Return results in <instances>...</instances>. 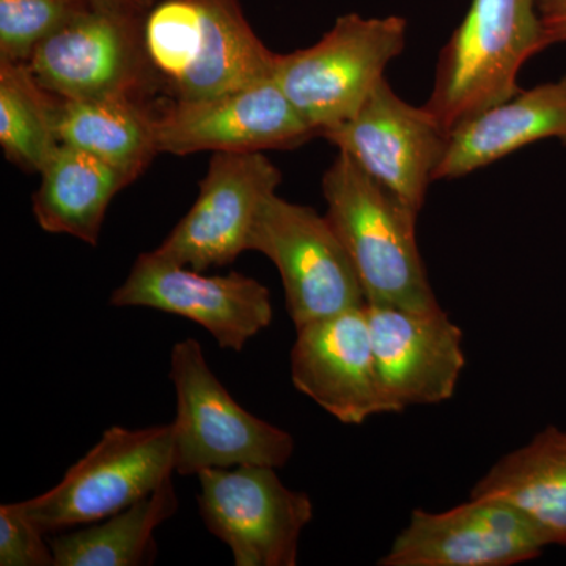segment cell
Returning <instances> with one entry per match:
<instances>
[{"instance_id":"obj_1","label":"cell","mask_w":566,"mask_h":566,"mask_svg":"<svg viewBox=\"0 0 566 566\" xmlns=\"http://www.w3.org/2000/svg\"><path fill=\"white\" fill-rule=\"evenodd\" d=\"M144 44L167 98H211L274 77L277 54L240 0H159L145 17Z\"/></svg>"},{"instance_id":"obj_2","label":"cell","mask_w":566,"mask_h":566,"mask_svg":"<svg viewBox=\"0 0 566 566\" xmlns=\"http://www.w3.org/2000/svg\"><path fill=\"white\" fill-rule=\"evenodd\" d=\"M322 191L327 221L352 256L367 304L441 307L417 244V212L342 151L324 172Z\"/></svg>"},{"instance_id":"obj_3","label":"cell","mask_w":566,"mask_h":566,"mask_svg":"<svg viewBox=\"0 0 566 566\" xmlns=\"http://www.w3.org/2000/svg\"><path fill=\"white\" fill-rule=\"evenodd\" d=\"M546 48L538 0H472L439 51L423 107L450 134L515 96L521 70Z\"/></svg>"},{"instance_id":"obj_4","label":"cell","mask_w":566,"mask_h":566,"mask_svg":"<svg viewBox=\"0 0 566 566\" xmlns=\"http://www.w3.org/2000/svg\"><path fill=\"white\" fill-rule=\"evenodd\" d=\"M398 14L346 13L312 46L277 54L274 80L316 137L360 109L406 46Z\"/></svg>"},{"instance_id":"obj_5","label":"cell","mask_w":566,"mask_h":566,"mask_svg":"<svg viewBox=\"0 0 566 566\" xmlns=\"http://www.w3.org/2000/svg\"><path fill=\"white\" fill-rule=\"evenodd\" d=\"M169 378L177 394V474L244 464L279 469L289 463L296 446L293 436L238 403L211 370L199 342L186 338L174 345Z\"/></svg>"},{"instance_id":"obj_6","label":"cell","mask_w":566,"mask_h":566,"mask_svg":"<svg viewBox=\"0 0 566 566\" xmlns=\"http://www.w3.org/2000/svg\"><path fill=\"white\" fill-rule=\"evenodd\" d=\"M174 474V423L112 427L57 485L20 505L44 535L61 534L128 509Z\"/></svg>"},{"instance_id":"obj_7","label":"cell","mask_w":566,"mask_h":566,"mask_svg":"<svg viewBox=\"0 0 566 566\" xmlns=\"http://www.w3.org/2000/svg\"><path fill=\"white\" fill-rule=\"evenodd\" d=\"M249 251L263 253L277 268L294 327L367 304L352 256L315 208L289 202L277 192L268 197Z\"/></svg>"},{"instance_id":"obj_8","label":"cell","mask_w":566,"mask_h":566,"mask_svg":"<svg viewBox=\"0 0 566 566\" xmlns=\"http://www.w3.org/2000/svg\"><path fill=\"white\" fill-rule=\"evenodd\" d=\"M205 527L229 547L237 566H294L314 520L308 494L282 482L271 465L207 469L197 475Z\"/></svg>"},{"instance_id":"obj_9","label":"cell","mask_w":566,"mask_h":566,"mask_svg":"<svg viewBox=\"0 0 566 566\" xmlns=\"http://www.w3.org/2000/svg\"><path fill=\"white\" fill-rule=\"evenodd\" d=\"M33 76L61 99L133 98L159 92L144 44V20L82 11L41 41L29 61Z\"/></svg>"},{"instance_id":"obj_10","label":"cell","mask_w":566,"mask_h":566,"mask_svg":"<svg viewBox=\"0 0 566 566\" xmlns=\"http://www.w3.org/2000/svg\"><path fill=\"white\" fill-rule=\"evenodd\" d=\"M159 155L292 150L315 139L277 81L202 99L151 103Z\"/></svg>"},{"instance_id":"obj_11","label":"cell","mask_w":566,"mask_h":566,"mask_svg":"<svg viewBox=\"0 0 566 566\" xmlns=\"http://www.w3.org/2000/svg\"><path fill=\"white\" fill-rule=\"evenodd\" d=\"M112 307H145L200 324L219 348L243 352L274 318L271 293L241 273L207 275L155 252L137 256L125 282L111 294Z\"/></svg>"},{"instance_id":"obj_12","label":"cell","mask_w":566,"mask_h":566,"mask_svg":"<svg viewBox=\"0 0 566 566\" xmlns=\"http://www.w3.org/2000/svg\"><path fill=\"white\" fill-rule=\"evenodd\" d=\"M319 137L417 214L449 144V133L423 106L397 95L386 77L349 120Z\"/></svg>"},{"instance_id":"obj_13","label":"cell","mask_w":566,"mask_h":566,"mask_svg":"<svg viewBox=\"0 0 566 566\" xmlns=\"http://www.w3.org/2000/svg\"><path fill=\"white\" fill-rule=\"evenodd\" d=\"M281 182L263 151L212 153L191 210L153 252L205 273L229 266L249 251L256 214Z\"/></svg>"},{"instance_id":"obj_14","label":"cell","mask_w":566,"mask_h":566,"mask_svg":"<svg viewBox=\"0 0 566 566\" xmlns=\"http://www.w3.org/2000/svg\"><path fill=\"white\" fill-rule=\"evenodd\" d=\"M549 547L545 535L505 502L469 497L464 504L415 510L395 536L381 566H512Z\"/></svg>"},{"instance_id":"obj_15","label":"cell","mask_w":566,"mask_h":566,"mask_svg":"<svg viewBox=\"0 0 566 566\" xmlns=\"http://www.w3.org/2000/svg\"><path fill=\"white\" fill-rule=\"evenodd\" d=\"M386 415L449 401L465 367L464 334L444 308L367 304Z\"/></svg>"},{"instance_id":"obj_16","label":"cell","mask_w":566,"mask_h":566,"mask_svg":"<svg viewBox=\"0 0 566 566\" xmlns=\"http://www.w3.org/2000/svg\"><path fill=\"white\" fill-rule=\"evenodd\" d=\"M292 381L340 423L386 415L367 304L296 327Z\"/></svg>"},{"instance_id":"obj_17","label":"cell","mask_w":566,"mask_h":566,"mask_svg":"<svg viewBox=\"0 0 566 566\" xmlns=\"http://www.w3.org/2000/svg\"><path fill=\"white\" fill-rule=\"evenodd\" d=\"M549 139L566 147V74L520 91L453 129L434 181L460 180Z\"/></svg>"},{"instance_id":"obj_18","label":"cell","mask_w":566,"mask_h":566,"mask_svg":"<svg viewBox=\"0 0 566 566\" xmlns=\"http://www.w3.org/2000/svg\"><path fill=\"white\" fill-rule=\"evenodd\" d=\"M469 497L505 502L527 517L549 546L566 547V430L546 427L491 465Z\"/></svg>"},{"instance_id":"obj_19","label":"cell","mask_w":566,"mask_h":566,"mask_svg":"<svg viewBox=\"0 0 566 566\" xmlns=\"http://www.w3.org/2000/svg\"><path fill=\"white\" fill-rule=\"evenodd\" d=\"M32 211L44 232L96 248L107 208L133 180L91 153L61 144L41 169Z\"/></svg>"},{"instance_id":"obj_20","label":"cell","mask_w":566,"mask_h":566,"mask_svg":"<svg viewBox=\"0 0 566 566\" xmlns=\"http://www.w3.org/2000/svg\"><path fill=\"white\" fill-rule=\"evenodd\" d=\"M59 140L95 155L136 181L158 156L151 103L133 98L62 99Z\"/></svg>"},{"instance_id":"obj_21","label":"cell","mask_w":566,"mask_h":566,"mask_svg":"<svg viewBox=\"0 0 566 566\" xmlns=\"http://www.w3.org/2000/svg\"><path fill=\"white\" fill-rule=\"evenodd\" d=\"M178 510L172 476L155 493L98 523L50 539L55 566H145L155 564V531Z\"/></svg>"},{"instance_id":"obj_22","label":"cell","mask_w":566,"mask_h":566,"mask_svg":"<svg viewBox=\"0 0 566 566\" xmlns=\"http://www.w3.org/2000/svg\"><path fill=\"white\" fill-rule=\"evenodd\" d=\"M61 98L41 87L29 63L0 62V147L25 172H41L59 140Z\"/></svg>"},{"instance_id":"obj_23","label":"cell","mask_w":566,"mask_h":566,"mask_svg":"<svg viewBox=\"0 0 566 566\" xmlns=\"http://www.w3.org/2000/svg\"><path fill=\"white\" fill-rule=\"evenodd\" d=\"M88 7V0H0V62L29 63L41 41Z\"/></svg>"},{"instance_id":"obj_24","label":"cell","mask_w":566,"mask_h":566,"mask_svg":"<svg viewBox=\"0 0 566 566\" xmlns=\"http://www.w3.org/2000/svg\"><path fill=\"white\" fill-rule=\"evenodd\" d=\"M44 536L20 502L0 505V566H55L54 551Z\"/></svg>"},{"instance_id":"obj_25","label":"cell","mask_w":566,"mask_h":566,"mask_svg":"<svg viewBox=\"0 0 566 566\" xmlns=\"http://www.w3.org/2000/svg\"><path fill=\"white\" fill-rule=\"evenodd\" d=\"M538 9L547 44L566 43V0H538Z\"/></svg>"},{"instance_id":"obj_26","label":"cell","mask_w":566,"mask_h":566,"mask_svg":"<svg viewBox=\"0 0 566 566\" xmlns=\"http://www.w3.org/2000/svg\"><path fill=\"white\" fill-rule=\"evenodd\" d=\"M92 9L107 11L118 17L133 18V20H145L148 11L159 0H88Z\"/></svg>"}]
</instances>
